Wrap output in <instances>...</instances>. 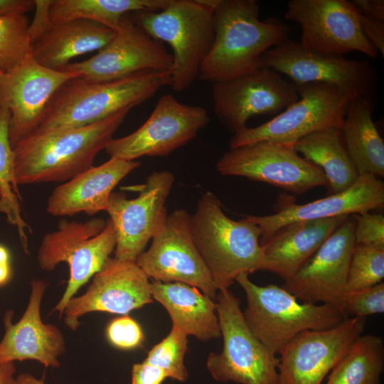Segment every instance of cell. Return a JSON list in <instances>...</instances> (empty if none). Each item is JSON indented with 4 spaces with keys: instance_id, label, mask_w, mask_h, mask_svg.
Returning a JSON list of instances; mask_svg holds the SVG:
<instances>
[{
    "instance_id": "44dd1931",
    "label": "cell",
    "mask_w": 384,
    "mask_h": 384,
    "mask_svg": "<svg viewBox=\"0 0 384 384\" xmlns=\"http://www.w3.org/2000/svg\"><path fill=\"white\" fill-rule=\"evenodd\" d=\"M92 277L87 291L72 297L64 310V322L73 331L80 326L79 318L87 313L125 315L153 302L149 277L136 262L110 257Z\"/></svg>"
},
{
    "instance_id": "ffe728a7",
    "label": "cell",
    "mask_w": 384,
    "mask_h": 384,
    "mask_svg": "<svg viewBox=\"0 0 384 384\" xmlns=\"http://www.w3.org/2000/svg\"><path fill=\"white\" fill-rule=\"evenodd\" d=\"M354 230L355 220L349 215L282 287L302 302L326 304L342 311L348 267L356 245Z\"/></svg>"
},
{
    "instance_id": "ab89813d",
    "label": "cell",
    "mask_w": 384,
    "mask_h": 384,
    "mask_svg": "<svg viewBox=\"0 0 384 384\" xmlns=\"http://www.w3.org/2000/svg\"><path fill=\"white\" fill-rule=\"evenodd\" d=\"M166 378L163 370L144 361L133 365L131 384H161Z\"/></svg>"
},
{
    "instance_id": "52a82bcc",
    "label": "cell",
    "mask_w": 384,
    "mask_h": 384,
    "mask_svg": "<svg viewBox=\"0 0 384 384\" xmlns=\"http://www.w3.org/2000/svg\"><path fill=\"white\" fill-rule=\"evenodd\" d=\"M215 302L223 347L208 356L211 376L219 382L278 384L279 358L250 330L239 299L226 289L218 291Z\"/></svg>"
},
{
    "instance_id": "7402d4cb",
    "label": "cell",
    "mask_w": 384,
    "mask_h": 384,
    "mask_svg": "<svg viewBox=\"0 0 384 384\" xmlns=\"http://www.w3.org/2000/svg\"><path fill=\"white\" fill-rule=\"evenodd\" d=\"M384 206V183L371 174L359 176L346 190L309 202L284 203L275 213L266 215H242L260 229L262 242L289 223L348 216L381 208Z\"/></svg>"
},
{
    "instance_id": "1f68e13d",
    "label": "cell",
    "mask_w": 384,
    "mask_h": 384,
    "mask_svg": "<svg viewBox=\"0 0 384 384\" xmlns=\"http://www.w3.org/2000/svg\"><path fill=\"white\" fill-rule=\"evenodd\" d=\"M9 123L10 112L0 105V212L6 215L9 224L16 228L21 246L28 253L27 231L31 232V228L21 214V196L15 175Z\"/></svg>"
},
{
    "instance_id": "ee69618b",
    "label": "cell",
    "mask_w": 384,
    "mask_h": 384,
    "mask_svg": "<svg viewBox=\"0 0 384 384\" xmlns=\"http://www.w3.org/2000/svg\"><path fill=\"white\" fill-rule=\"evenodd\" d=\"M11 277V256L7 247L0 244V287L6 284Z\"/></svg>"
},
{
    "instance_id": "836d02e7",
    "label": "cell",
    "mask_w": 384,
    "mask_h": 384,
    "mask_svg": "<svg viewBox=\"0 0 384 384\" xmlns=\"http://www.w3.org/2000/svg\"><path fill=\"white\" fill-rule=\"evenodd\" d=\"M187 336L184 332L172 326L167 336L149 351L144 361L163 370L167 378L186 382L188 373L183 360L188 350Z\"/></svg>"
},
{
    "instance_id": "74e56055",
    "label": "cell",
    "mask_w": 384,
    "mask_h": 384,
    "mask_svg": "<svg viewBox=\"0 0 384 384\" xmlns=\"http://www.w3.org/2000/svg\"><path fill=\"white\" fill-rule=\"evenodd\" d=\"M356 244L384 248V216L370 211L352 215Z\"/></svg>"
},
{
    "instance_id": "d6986e66",
    "label": "cell",
    "mask_w": 384,
    "mask_h": 384,
    "mask_svg": "<svg viewBox=\"0 0 384 384\" xmlns=\"http://www.w3.org/2000/svg\"><path fill=\"white\" fill-rule=\"evenodd\" d=\"M366 323L365 317L346 318L332 328L296 336L278 353V384H322Z\"/></svg>"
},
{
    "instance_id": "d6a6232c",
    "label": "cell",
    "mask_w": 384,
    "mask_h": 384,
    "mask_svg": "<svg viewBox=\"0 0 384 384\" xmlns=\"http://www.w3.org/2000/svg\"><path fill=\"white\" fill-rule=\"evenodd\" d=\"M26 14L0 16V73L18 64L31 52Z\"/></svg>"
},
{
    "instance_id": "9a60e30c",
    "label": "cell",
    "mask_w": 384,
    "mask_h": 384,
    "mask_svg": "<svg viewBox=\"0 0 384 384\" xmlns=\"http://www.w3.org/2000/svg\"><path fill=\"white\" fill-rule=\"evenodd\" d=\"M174 182L171 172L154 171L138 186L139 195L134 198L112 192L107 212L116 235L114 258L136 262L144 252L166 218L165 203Z\"/></svg>"
},
{
    "instance_id": "30bf717a",
    "label": "cell",
    "mask_w": 384,
    "mask_h": 384,
    "mask_svg": "<svg viewBox=\"0 0 384 384\" xmlns=\"http://www.w3.org/2000/svg\"><path fill=\"white\" fill-rule=\"evenodd\" d=\"M116 235L109 218H98L85 222L62 220L57 229L49 232L43 241V253L48 264L55 268L61 262L69 267L65 290L51 313L60 318L69 300L91 277L98 272L114 251Z\"/></svg>"
},
{
    "instance_id": "277c9868",
    "label": "cell",
    "mask_w": 384,
    "mask_h": 384,
    "mask_svg": "<svg viewBox=\"0 0 384 384\" xmlns=\"http://www.w3.org/2000/svg\"><path fill=\"white\" fill-rule=\"evenodd\" d=\"M191 232L218 291L229 289L240 274L261 270V231L242 218L234 220L223 210L219 198L207 191L191 215Z\"/></svg>"
},
{
    "instance_id": "4316f807",
    "label": "cell",
    "mask_w": 384,
    "mask_h": 384,
    "mask_svg": "<svg viewBox=\"0 0 384 384\" xmlns=\"http://www.w3.org/2000/svg\"><path fill=\"white\" fill-rule=\"evenodd\" d=\"M114 31L100 23L75 19L52 27L31 48V53L40 65L60 70L76 57L99 50L114 37Z\"/></svg>"
},
{
    "instance_id": "ac0fdd59",
    "label": "cell",
    "mask_w": 384,
    "mask_h": 384,
    "mask_svg": "<svg viewBox=\"0 0 384 384\" xmlns=\"http://www.w3.org/2000/svg\"><path fill=\"white\" fill-rule=\"evenodd\" d=\"M80 75L46 68L30 52L18 64L0 73V105L10 112L9 139L13 147L39 126L55 92Z\"/></svg>"
},
{
    "instance_id": "83f0119b",
    "label": "cell",
    "mask_w": 384,
    "mask_h": 384,
    "mask_svg": "<svg viewBox=\"0 0 384 384\" xmlns=\"http://www.w3.org/2000/svg\"><path fill=\"white\" fill-rule=\"evenodd\" d=\"M370 100V95L351 98L341 129L359 176L380 178L384 176V142L373 121Z\"/></svg>"
},
{
    "instance_id": "5bb4252c",
    "label": "cell",
    "mask_w": 384,
    "mask_h": 384,
    "mask_svg": "<svg viewBox=\"0 0 384 384\" xmlns=\"http://www.w3.org/2000/svg\"><path fill=\"white\" fill-rule=\"evenodd\" d=\"M214 112L233 134L245 128L252 117L278 114L297 102L295 85L274 70L260 68L212 87Z\"/></svg>"
},
{
    "instance_id": "3957f363",
    "label": "cell",
    "mask_w": 384,
    "mask_h": 384,
    "mask_svg": "<svg viewBox=\"0 0 384 384\" xmlns=\"http://www.w3.org/2000/svg\"><path fill=\"white\" fill-rule=\"evenodd\" d=\"M171 82L169 70L142 71L109 82H93L82 77L73 78L53 95L34 132L96 123L148 100Z\"/></svg>"
},
{
    "instance_id": "f35d334b",
    "label": "cell",
    "mask_w": 384,
    "mask_h": 384,
    "mask_svg": "<svg viewBox=\"0 0 384 384\" xmlns=\"http://www.w3.org/2000/svg\"><path fill=\"white\" fill-rule=\"evenodd\" d=\"M50 1L51 0H35V15L28 27L31 46L38 41L53 26L49 16Z\"/></svg>"
},
{
    "instance_id": "8d00e7d4",
    "label": "cell",
    "mask_w": 384,
    "mask_h": 384,
    "mask_svg": "<svg viewBox=\"0 0 384 384\" xmlns=\"http://www.w3.org/2000/svg\"><path fill=\"white\" fill-rule=\"evenodd\" d=\"M106 335L110 343L120 349L137 348L144 341L140 325L128 315L113 319L107 327Z\"/></svg>"
},
{
    "instance_id": "d590c367",
    "label": "cell",
    "mask_w": 384,
    "mask_h": 384,
    "mask_svg": "<svg viewBox=\"0 0 384 384\" xmlns=\"http://www.w3.org/2000/svg\"><path fill=\"white\" fill-rule=\"evenodd\" d=\"M342 311L347 317H365L384 312V283L344 294Z\"/></svg>"
},
{
    "instance_id": "d4e9b609",
    "label": "cell",
    "mask_w": 384,
    "mask_h": 384,
    "mask_svg": "<svg viewBox=\"0 0 384 384\" xmlns=\"http://www.w3.org/2000/svg\"><path fill=\"white\" fill-rule=\"evenodd\" d=\"M348 216L299 221L279 228L260 243L261 270L275 274L284 281L290 279Z\"/></svg>"
},
{
    "instance_id": "f546056e",
    "label": "cell",
    "mask_w": 384,
    "mask_h": 384,
    "mask_svg": "<svg viewBox=\"0 0 384 384\" xmlns=\"http://www.w3.org/2000/svg\"><path fill=\"white\" fill-rule=\"evenodd\" d=\"M171 0H51L49 16L53 25L75 19L92 21L113 31L128 14L157 11Z\"/></svg>"
},
{
    "instance_id": "f6af8a7d",
    "label": "cell",
    "mask_w": 384,
    "mask_h": 384,
    "mask_svg": "<svg viewBox=\"0 0 384 384\" xmlns=\"http://www.w3.org/2000/svg\"><path fill=\"white\" fill-rule=\"evenodd\" d=\"M14 362L0 363V384H16Z\"/></svg>"
},
{
    "instance_id": "60d3db41",
    "label": "cell",
    "mask_w": 384,
    "mask_h": 384,
    "mask_svg": "<svg viewBox=\"0 0 384 384\" xmlns=\"http://www.w3.org/2000/svg\"><path fill=\"white\" fill-rule=\"evenodd\" d=\"M360 27L378 52L384 56V22L368 18L358 12Z\"/></svg>"
},
{
    "instance_id": "b9f144b4",
    "label": "cell",
    "mask_w": 384,
    "mask_h": 384,
    "mask_svg": "<svg viewBox=\"0 0 384 384\" xmlns=\"http://www.w3.org/2000/svg\"><path fill=\"white\" fill-rule=\"evenodd\" d=\"M351 2L362 15L384 21L383 0H353Z\"/></svg>"
},
{
    "instance_id": "7a4b0ae2",
    "label": "cell",
    "mask_w": 384,
    "mask_h": 384,
    "mask_svg": "<svg viewBox=\"0 0 384 384\" xmlns=\"http://www.w3.org/2000/svg\"><path fill=\"white\" fill-rule=\"evenodd\" d=\"M255 0H220L213 10L214 38L198 78L213 83L252 72L270 48L289 37V28L271 17L261 21Z\"/></svg>"
},
{
    "instance_id": "bcb514c9",
    "label": "cell",
    "mask_w": 384,
    "mask_h": 384,
    "mask_svg": "<svg viewBox=\"0 0 384 384\" xmlns=\"http://www.w3.org/2000/svg\"><path fill=\"white\" fill-rule=\"evenodd\" d=\"M16 384H45L43 378H36L30 373H21L16 378Z\"/></svg>"
},
{
    "instance_id": "7c38bea8",
    "label": "cell",
    "mask_w": 384,
    "mask_h": 384,
    "mask_svg": "<svg viewBox=\"0 0 384 384\" xmlns=\"http://www.w3.org/2000/svg\"><path fill=\"white\" fill-rule=\"evenodd\" d=\"M190 219L191 215L183 208L167 214L152 238L151 246L138 257L136 263L149 278L184 283L215 300L218 290L193 241Z\"/></svg>"
},
{
    "instance_id": "cb8c5ba5",
    "label": "cell",
    "mask_w": 384,
    "mask_h": 384,
    "mask_svg": "<svg viewBox=\"0 0 384 384\" xmlns=\"http://www.w3.org/2000/svg\"><path fill=\"white\" fill-rule=\"evenodd\" d=\"M139 165L137 161L110 158L85 170L52 191L47 201V212L54 216H71L107 211L114 187Z\"/></svg>"
},
{
    "instance_id": "e0dca14e",
    "label": "cell",
    "mask_w": 384,
    "mask_h": 384,
    "mask_svg": "<svg viewBox=\"0 0 384 384\" xmlns=\"http://www.w3.org/2000/svg\"><path fill=\"white\" fill-rule=\"evenodd\" d=\"M127 15L114 30L113 38L97 53L58 70L75 73L93 82H109L146 71H171L172 55Z\"/></svg>"
},
{
    "instance_id": "7bdbcfd3",
    "label": "cell",
    "mask_w": 384,
    "mask_h": 384,
    "mask_svg": "<svg viewBox=\"0 0 384 384\" xmlns=\"http://www.w3.org/2000/svg\"><path fill=\"white\" fill-rule=\"evenodd\" d=\"M35 6V0H0V16L26 14Z\"/></svg>"
},
{
    "instance_id": "ba28073f",
    "label": "cell",
    "mask_w": 384,
    "mask_h": 384,
    "mask_svg": "<svg viewBox=\"0 0 384 384\" xmlns=\"http://www.w3.org/2000/svg\"><path fill=\"white\" fill-rule=\"evenodd\" d=\"M299 98L270 120L246 127L233 134L229 149L260 141L292 144L312 132L341 127L351 99L339 88L326 83L294 84Z\"/></svg>"
},
{
    "instance_id": "9c48e42d",
    "label": "cell",
    "mask_w": 384,
    "mask_h": 384,
    "mask_svg": "<svg viewBox=\"0 0 384 384\" xmlns=\"http://www.w3.org/2000/svg\"><path fill=\"white\" fill-rule=\"evenodd\" d=\"M260 63L294 84L326 83L351 98L370 95L378 82L376 69L368 61L310 50L289 37L265 52Z\"/></svg>"
},
{
    "instance_id": "8992f818",
    "label": "cell",
    "mask_w": 384,
    "mask_h": 384,
    "mask_svg": "<svg viewBox=\"0 0 384 384\" xmlns=\"http://www.w3.org/2000/svg\"><path fill=\"white\" fill-rule=\"evenodd\" d=\"M248 275L240 274L235 279L246 294L245 320L252 333L275 354L300 333L328 329L347 318L331 305L299 302L282 287L257 285Z\"/></svg>"
},
{
    "instance_id": "603a6c76",
    "label": "cell",
    "mask_w": 384,
    "mask_h": 384,
    "mask_svg": "<svg viewBox=\"0 0 384 384\" xmlns=\"http://www.w3.org/2000/svg\"><path fill=\"white\" fill-rule=\"evenodd\" d=\"M47 283L31 282L27 307L21 318L12 323L13 312L4 317L5 333L0 342V363L34 360L46 367L58 368V358L66 351L63 335L58 327L45 324L41 317V304Z\"/></svg>"
},
{
    "instance_id": "484cf974",
    "label": "cell",
    "mask_w": 384,
    "mask_h": 384,
    "mask_svg": "<svg viewBox=\"0 0 384 384\" xmlns=\"http://www.w3.org/2000/svg\"><path fill=\"white\" fill-rule=\"evenodd\" d=\"M153 299L167 311L172 326L201 341L221 336L215 300L181 282H150Z\"/></svg>"
},
{
    "instance_id": "4dcf8cb0",
    "label": "cell",
    "mask_w": 384,
    "mask_h": 384,
    "mask_svg": "<svg viewBox=\"0 0 384 384\" xmlns=\"http://www.w3.org/2000/svg\"><path fill=\"white\" fill-rule=\"evenodd\" d=\"M383 370V338L363 334L331 369L326 384H380Z\"/></svg>"
},
{
    "instance_id": "f1b7e54d",
    "label": "cell",
    "mask_w": 384,
    "mask_h": 384,
    "mask_svg": "<svg viewBox=\"0 0 384 384\" xmlns=\"http://www.w3.org/2000/svg\"><path fill=\"white\" fill-rule=\"evenodd\" d=\"M341 127H331L309 134L294 144V149L324 174L328 195L351 186L359 174L344 143Z\"/></svg>"
},
{
    "instance_id": "4fadbf2b",
    "label": "cell",
    "mask_w": 384,
    "mask_h": 384,
    "mask_svg": "<svg viewBox=\"0 0 384 384\" xmlns=\"http://www.w3.org/2000/svg\"><path fill=\"white\" fill-rule=\"evenodd\" d=\"M209 122L206 109L164 95L139 128L123 137L112 139L105 150L110 158L127 161L164 156L196 137Z\"/></svg>"
},
{
    "instance_id": "2e32d148",
    "label": "cell",
    "mask_w": 384,
    "mask_h": 384,
    "mask_svg": "<svg viewBox=\"0 0 384 384\" xmlns=\"http://www.w3.org/2000/svg\"><path fill=\"white\" fill-rule=\"evenodd\" d=\"M284 17L302 28L299 43L310 50L343 55L358 51L371 58L377 49L364 36L358 11L346 0H291Z\"/></svg>"
},
{
    "instance_id": "8fae6325",
    "label": "cell",
    "mask_w": 384,
    "mask_h": 384,
    "mask_svg": "<svg viewBox=\"0 0 384 384\" xmlns=\"http://www.w3.org/2000/svg\"><path fill=\"white\" fill-rule=\"evenodd\" d=\"M223 176L245 177L294 194L327 186L324 172L302 157L292 144L260 141L225 151L215 165Z\"/></svg>"
},
{
    "instance_id": "6da1fadb",
    "label": "cell",
    "mask_w": 384,
    "mask_h": 384,
    "mask_svg": "<svg viewBox=\"0 0 384 384\" xmlns=\"http://www.w3.org/2000/svg\"><path fill=\"white\" fill-rule=\"evenodd\" d=\"M129 110L82 127L36 131L26 136L12 147L17 183H64L92 167Z\"/></svg>"
},
{
    "instance_id": "5b68a950",
    "label": "cell",
    "mask_w": 384,
    "mask_h": 384,
    "mask_svg": "<svg viewBox=\"0 0 384 384\" xmlns=\"http://www.w3.org/2000/svg\"><path fill=\"white\" fill-rule=\"evenodd\" d=\"M213 10L202 0H171L160 11L130 14L151 38L170 46L173 51L170 86L176 92L187 90L199 76L214 38Z\"/></svg>"
},
{
    "instance_id": "e575fe53",
    "label": "cell",
    "mask_w": 384,
    "mask_h": 384,
    "mask_svg": "<svg viewBox=\"0 0 384 384\" xmlns=\"http://www.w3.org/2000/svg\"><path fill=\"white\" fill-rule=\"evenodd\" d=\"M384 278V248L356 244L348 267L346 292L368 288Z\"/></svg>"
}]
</instances>
